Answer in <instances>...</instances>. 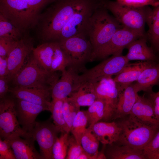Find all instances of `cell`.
<instances>
[{
	"label": "cell",
	"mask_w": 159,
	"mask_h": 159,
	"mask_svg": "<svg viewBox=\"0 0 159 159\" xmlns=\"http://www.w3.org/2000/svg\"><path fill=\"white\" fill-rule=\"evenodd\" d=\"M98 0H55L39 14L35 28L44 42L57 41L62 29L78 10Z\"/></svg>",
	"instance_id": "6da1fadb"
},
{
	"label": "cell",
	"mask_w": 159,
	"mask_h": 159,
	"mask_svg": "<svg viewBox=\"0 0 159 159\" xmlns=\"http://www.w3.org/2000/svg\"><path fill=\"white\" fill-rule=\"evenodd\" d=\"M117 119L121 131L118 139L114 143L117 145L143 150L159 130V125L148 123L130 114Z\"/></svg>",
	"instance_id": "7a4b0ae2"
},
{
	"label": "cell",
	"mask_w": 159,
	"mask_h": 159,
	"mask_svg": "<svg viewBox=\"0 0 159 159\" xmlns=\"http://www.w3.org/2000/svg\"><path fill=\"white\" fill-rule=\"evenodd\" d=\"M123 26L111 16L101 4L90 19L86 33L92 48V52L107 43L116 31Z\"/></svg>",
	"instance_id": "3957f363"
},
{
	"label": "cell",
	"mask_w": 159,
	"mask_h": 159,
	"mask_svg": "<svg viewBox=\"0 0 159 159\" xmlns=\"http://www.w3.org/2000/svg\"><path fill=\"white\" fill-rule=\"evenodd\" d=\"M59 79L56 72L46 71L32 54L11 80L15 86L52 90Z\"/></svg>",
	"instance_id": "277c9868"
},
{
	"label": "cell",
	"mask_w": 159,
	"mask_h": 159,
	"mask_svg": "<svg viewBox=\"0 0 159 159\" xmlns=\"http://www.w3.org/2000/svg\"><path fill=\"white\" fill-rule=\"evenodd\" d=\"M104 6L123 27L143 35L148 6L139 7L123 5L116 1L103 0Z\"/></svg>",
	"instance_id": "5b68a950"
},
{
	"label": "cell",
	"mask_w": 159,
	"mask_h": 159,
	"mask_svg": "<svg viewBox=\"0 0 159 159\" xmlns=\"http://www.w3.org/2000/svg\"><path fill=\"white\" fill-rule=\"evenodd\" d=\"M0 13L24 35L35 28L37 21L26 0H0Z\"/></svg>",
	"instance_id": "8992f818"
},
{
	"label": "cell",
	"mask_w": 159,
	"mask_h": 159,
	"mask_svg": "<svg viewBox=\"0 0 159 159\" xmlns=\"http://www.w3.org/2000/svg\"><path fill=\"white\" fill-rule=\"evenodd\" d=\"M17 137L32 138L23 130L19 123L15 101L5 97L0 99V138L9 140Z\"/></svg>",
	"instance_id": "52a82bcc"
},
{
	"label": "cell",
	"mask_w": 159,
	"mask_h": 159,
	"mask_svg": "<svg viewBox=\"0 0 159 159\" xmlns=\"http://www.w3.org/2000/svg\"><path fill=\"white\" fill-rule=\"evenodd\" d=\"M125 55H113L93 68L85 70L80 75L81 85L85 83L94 84L102 79L116 75L128 63Z\"/></svg>",
	"instance_id": "ba28073f"
},
{
	"label": "cell",
	"mask_w": 159,
	"mask_h": 159,
	"mask_svg": "<svg viewBox=\"0 0 159 159\" xmlns=\"http://www.w3.org/2000/svg\"><path fill=\"white\" fill-rule=\"evenodd\" d=\"M70 60L72 66L80 71L89 62L92 48L87 37L80 35L58 41Z\"/></svg>",
	"instance_id": "9c48e42d"
},
{
	"label": "cell",
	"mask_w": 159,
	"mask_h": 159,
	"mask_svg": "<svg viewBox=\"0 0 159 159\" xmlns=\"http://www.w3.org/2000/svg\"><path fill=\"white\" fill-rule=\"evenodd\" d=\"M144 36L123 27L116 31L107 43L92 52L89 62L105 59L110 55L122 54L123 49L130 43Z\"/></svg>",
	"instance_id": "30bf717a"
},
{
	"label": "cell",
	"mask_w": 159,
	"mask_h": 159,
	"mask_svg": "<svg viewBox=\"0 0 159 159\" xmlns=\"http://www.w3.org/2000/svg\"><path fill=\"white\" fill-rule=\"evenodd\" d=\"M102 1H96L75 12L62 29L57 41L78 35L87 36L86 32L90 19Z\"/></svg>",
	"instance_id": "8fae6325"
},
{
	"label": "cell",
	"mask_w": 159,
	"mask_h": 159,
	"mask_svg": "<svg viewBox=\"0 0 159 159\" xmlns=\"http://www.w3.org/2000/svg\"><path fill=\"white\" fill-rule=\"evenodd\" d=\"M59 132L54 125L49 121L36 122L30 134L37 142L43 159H52V148Z\"/></svg>",
	"instance_id": "7c38bea8"
},
{
	"label": "cell",
	"mask_w": 159,
	"mask_h": 159,
	"mask_svg": "<svg viewBox=\"0 0 159 159\" xmlns=\"http://www.w3.org/2000/svg\"><path fill=\"white\" fill-rule=\"evenodd\" d=\"M93 84L97 99L103 101L105 105L103 120L105 121L112 120L120 92L116 84L110 77Z\"/></svg>",
	"instance_id": "4fadbf2b"
},
{
	"label": "cell",
	"mask_w": 159,
	"mask_h": 159,
	"mask_svg": "<svg viewBox=\"0 0 159 159\" xmlns=\"http://www.w3.org/2000/svg\"><path fill=\"white\" fill-rule=\"evenodd\" d=\"M33 39L27 35L19 40L8 55V74L10 81L23 67L26 58L32 52Z\"/></svg>",
	"instance_id": "5bb4252c"
},
{
	"label": "cell",
	"mask_w": 159,
	"mask_h": 159,
	"mask_svg": "<svg viewBox=\"0 0 159 159\" xmlns=\"http://www.w3.org/2000/svg\"><path fill=\"white\" fill-rule=\"evenodd\" d=\"M80 71L77 69L69 67L62 72L60 78L53 87L51 92L52 99L63 100L69 97L81 86L79 80Z\"/></svg>",
	"instance_id": "9a60e30c"
},
{
	"label": "cell",
	"mask_w": 159,
	"mask_h": 159,
	"mask_svg": "<svg viewBox=\"0 0 159 159\" xmlns=\"http://www.w3.org/2000/svg\"><path fill=\"white\" fill-rule=\"evenodd\" d=\"M15 103L19 123L23 130L30 134L35 125L38 115L49 109L45 106L19 99H17Z\"/></svg>",
	"instance_id": "2e32d148"
},
{
	"label": "cell",
	"mask_w": 159,
	"mask_h": 159,
	"mask_svg": "<svg viewBox=\"0 0 159 159\" xmlns=\"http://www.w3.org/2000/svg\"><path fill=\"white\" fill-rule=\"evenodd\" d=\"M10 92L16 99L45 106L50 111L51 90L15 86Z\"/></svg>",
	"instance_id": "e0dca14e"
},
{
	"label": "cell",
	"mask_w": 159,
	"mask_h": 159,
	"mask_svg": "<svg viewBox=\"0 0 159 159\" xmlns=\"http://www.w3.org/2000/svg\"><path fill=\"white\" fill-rule=\"evenodd\" d=\"M133 84L120 90L112 120L124 117L129 115L138 95Z\"/></svg>",
	"instance_id": "ac0fdd59"
},
{
	"label": "cell",
	"mask_w": 159,
	"mask_h": 159,
	"mask_svg": "<svg viewBox=\"0 0 159 159\" xmlns=\"http://www.w3.org/2000/svg\"><path fill=\"white\" fill-rule=\"evenodd\" d=\"M152 61L129 63L113 79L120 91L136 81L142 71Z\"/></svg>",
	"instance_id": "d6986e66"
},
{
	"label": "cell",
	"mask_w": 159,
	"mask_h": 159,
	"mask_svg": "<svg viewBox=\"0 0 159 159\" xmlns=\"http://www.w3.org/2000/svg\"><path fill=\"white\" fill-rule=\"evenodd\" d=\"M89 127L103 145L111 144L117 141L121 131L118 123L115 121H99Z\"/></svg>",
	"instance_id": "ffe728a7"
},
{
	"label": "cell",
	"mask_w": 159,
	"mask_h": 159,
	"mask_svg": "<svg viewBox=\"0 0 159 159\" xmlns=\"http://www.w3.org/2000/svg\"><path fill=\"white\" fill-rule=\"evenodd\" d=\"M8 140L16 159H43L35 148L33 138L17 137Z\"/></svg>",
	"instance_id": "44dd1931"
},
{
	"label": "cell",
	"mask_w": 159,
	"mask_h": 159,
	"mask_svg": "<svg viewBox=\"0 0 159 159\" xmlns=\"http://www.w3.org/2000/svg\"><path fill=\"white\" fill-rule=\"evenodd\" d=\"M104 154L108 159H147L144 150L113 143L104 145Z\"/></svg>",
	"instance_id": "7402d4cb"
},
{
	"label": "cell",
	"mask_w": 159,
	"mask_h": 159,
	"mask_svg": "<svg viewBox=\"0 0 159 159\" xmlns=\"http://www.w3.org/2000/svg\"><path fill=\"white\" fill-rule=\"evenodd\" d=\"M126 48L128 51L125 56L129 61L134 60L153 61L156 59L152 49L147 45L145 36L133 41Z\"/></svg>",
	"instance_id": "603a6c76"
},
{
	"label": "cell",
	"mask_w": 159,
	"mask_h": 159,
	"mask_svg": "<svg viewBox=\"0 0 159 159\" xmlns=\"http://www.w3.org/2000/svg\"><path fill=\"white\" fill-rule=\"evenodd\" d=\"M148 123L159 125L156 118L153 104L151 99L138 95L130 114Z\"/></svg>",
	"instance_id": "cb8c5ba5"
},
{
	"label": "cell",
	"mask_w": 159,
	"mask_h": 159,
	"mask_svg": "<svg viewBox=\"0 0 159 159\" xmlns=\"http://www.w3.org/2000/svg\"><path fill=\"white\" fill-rule=\"evenodd\" d=\"M68 101L78 108L89 106L97 99L93 84H82L76 91L67 97Z\"/></svg>",
	"instance_id": "d4e9b609"
},
{
	"label": "cell",
	"mask_w": 159,
	"mask_h": 159,
	"mask_svg": "<svg viewBox=\"0 0 159 159\" xmlns=\"http://www.w3.org/2000/svg\"><path fill=\"white\" fill-rule=\"evenodd\" d=\"M152 62L142 71L134 86L138 92L150 91L151 87L159 82V63Z\"/></svg>",
	"instance_id": "484cf974"
},
{
	"label": "cell",
	"mask_w": 159,
	"mask_h": 159,
	"mask_svg": "<svg viewBox=\"0 0 159 159\" xmlns=\"http://www.w3.org/2000/svg\"><path fill=\"white\" fill-rule=\"evenodd\" d=\"M57 41L44 42L34 47L32 54L40 65L46 71L51 72V67Z\"/></svg>",
	"instance_id": "4316f807"
},
{
	"label": "cell",
	"mask_w": 159,
	"mask_h": 159,
	"mask_svg": "<svg viewBox=\"0 0 159 159\" xmlns=\"http://www.w3.org/2000/svg\"><path fill=\"white\" fill-rule=\"evenodd\" d=\"M146 23L149 27L147 36L157 50L159 47V5L149 10Z\"/></svg>",
	"instance_id": "83f0119b"
},
{
	"label": "cell",
	"mask_w": 159,
	"mask_h": 159,
	"mask_svg": "<svg viewBox=\"0 0 159 159\" xmlns=\"http://www.w3.org/2000/svg\"><path fill=\"white\" fill-rule=\"evenodd\" d=\"M64 99H52L50 111L54 124L61 133H69L63 113Z\"/></svg>",
	"instance_id": "f1b7e54d"
},
{
	"label": "cell",
	"mask_w": 159,
	"mask_h": 159,
	"mask_svg": "<svg viewBox=\"0 0 159 159\" xmlns=\"http://www.w3.org/2000/svg\"><path fill=\"white\" fill-rule=\"evenodd\" d=\"M99 142L91 128L89 127L81 138L80 144L85 151L91 156L93 159H97Z\"/></svg>",
	"instance_id": "f546056e"
},
{
	"label": "cell",
	"mask_w": 159,
	"mask_h": 159,
	"mask_svg": "<svg viewBox=\"0 0 159 159\" xmlns=\"http://www.w3.org/2000/svg\"><path fill=\"white\" fill-rule=\"evenodd\" d=\"M69 58L61 48L59 42L57 41L54 55L51 67V72H62L67 67H71Z\"/></svg>",
	"instance_id": "4dcf8cb0"
},
{
	"label": "cell",
	"mask_w": 159,
	"mask_h": 159,
	"mask_svg": "<svg viewBox=\"0 0 159 159\" xmlns=\"http://www.w3.org/2000/svg\"><path fill=\"white\" fill-rule=\"evenodd\" d=\"M88 123L86 111L80 110L74 120L70 131L79 144H81V138L87 130Z\"/></svg>",
	"instance_id": "1f68e13d"
},
{
	"label": "cell",
	"mask_w": 159,
	"mask_h": 159,
	"mask_svg": "<svg viewBox=\"0 0 159 159\" xmlns=\"http://www.w3.org/2000/svg\"><path fill=\"white\" fill-rule=\"evenodd\" d=\"M105 105L102 100L97 99L86 111L89 126L103 120L105 113Z\"/></svg>",
	"instance_id": "d6a6232c"
},
{
	"label": "cell",
	"mask_w": 159,
	"mask_h": 159,
	"mask_svg": "<svg viewBox=\"0 0 159 159\" xmlns=\"http://www.w3.org/2000/svg\"><path fill=\"white\" fill-rule=\"evenodd\" d=\"M24 35L12 23L0 13V37H6L18 41Z\"/></svg>",
	"instance_id": "836d02e7"
},
{
	"label": "cell",
	"mask_w": 159,
	"mask_h": 159,
	"mask_svg": "<svg viewBox=\"0 0 159 159\" xmlns=\"http://www.w3.org/2000/svg\"><path fill=\"white\" fill-rule=\"evenodd\" d=\"M69 134L62 133L57 138L52 148V159H65L67 154Z\"/></svg>",
	"instance_id": "e575fe53"
},
{
	"label": "cell",
	"mask_w": 159,
	"mask_h": 159,
	"mask_svg": "<svg viewBox=\"0 0 159 159\" xmlns=\"http://www.w3.org/2000/svg\"><path fill=\"white\" fill-rule=\"evenodd\" d=\"M80 110V108H77L70 103L67 97L64 99L63 113L69 132H70L74 120Z\"/></svg>",
	"instance_id": "d590c367"
},
{
	"label": "cell",
	"mask_w": 159,
	"mask_h": 159,
	"mask_svg": "<svg viewBox=\"0 0 159 159\" xmlns=\"http://www.w3.org/2000/svg\"><path fill=\"white\" fill-rule=\"evenodd\" d=\"M67 154L65 159H77L84 151L81 144H79L72 135H69Z\"/></svg>",
	"instance_id": "8d00e7d4"
},
{
	"label": "cell",
	"mask_w": 159,
	"mask_h": 159,
	"mask_svg": "<svg viewBox=\"0 0 159 159\" xmlns=\"http://www.w3.org/2000/svg\"><path fill=\"white\" fill-rule=\"evenodd\" d=\"M120 4L126 6L142 7L151 6L154 7L159 5V0H115Z\"/></svg>",
	"instance_id": "74e56055"
},
{
	"label": "cell",
	"mask_w": 159,
	"mask_h": 159,
	"mask_svg": "<svg viewBox=\"0 0 159 159\" xmlns=\"http://www.w3.org/2000/svg\"><path fill=\"white\" fill-rule=\"evenodd\" d=\"M55 0H26L28 5L37 18L41 11Z\"/></svg>",
	"instance_id": "f35d334b"
},
{
	"label": "cell",
	"mask_w": 159,
	"mask_h": 159,
	"mask_svg": "<svg viewBox=\"0 0 159 159\" xmlns=\"http://www.w3.org/2000/svg\"><path fill=\"white\" fill-rule=\"evenodd\" d=\"M18 41L6 37H0V56L7 57Z\"/></svg>",
	"instance_id": "ab89813d"
},
{
	"label": "cell",
	"mask_w": 159,
	"mask_h": 159,
	"mask_svg": "<svg viewBox=\"0 0 159 159\" xmlns=\"http://www.w3.org/2000/svg\"><path fill=\"white\" fill-rule=\"evenodd\" d=\"M0 159H16L9 141L0 138Z\"/></svg>",
	"instance_id": "60d3db41"
},
{
	"label": "cell",
	"mask_w": 159,
	"mask_h": 159,
	"mask_svg": "<svg viewBox=\"0 0 159 159\" xmlns=\"http://www.w3.org/2000/svg\"><path fill=\"white\" fill-rule=\"evenodd\" d=\"M10 81L7 77H0V98L5 97L6 94L10 92L9 82Z\"/></svg>",
	"instance_id": "b9f144b4"
},
{
	"label": "cell",
	"mask_w": 159,
	"mask_h": 159,
	"mask_svg": "<svg viewBox=\"0 0 159 159\" xmlns=\"http://www.w3.org/2000/svg\"><path fill=\"white\" fill-rule=\"evenodd\" d=\"M159 148V130L149 143L143 149L145 153L155 151Z\"/></svg>",
	"instance_id": "7bdbcfd3"
},
{
	"label": "cell",
	"mask_w": 159,
	"mask_h": 159,
	"mask_svg": "<svg viewBox=\"0 0 159 159\" xmlns=\"http://www.w3.org/2000/svg\"><path fill=\"white\" fill-rule=\"evenodd\" d=\"M149 98L153 104L155 117L159 120V90L156 92L151 93Z\"/></svg>",
	"instance_id": "ee69618b"
},
{
	"label": "cell",
	"mask_w": 159,
	"mask_h": 159,
	"mask_svg": "<svg viewBox=\"0 0 159 159\" xmlns=\"http://www.w3.org/2000/svg\"><path fill=\"white\" fill-rule=\"evenodd\" d=\"M8 74L7 57L0 56V77H7Z\"/></svg>",
	"instance_id": "f6af8a7d"
},
{
	"label": "cell",
	"mask_w": 159,
	"mask_h": 159,
	"mask_svg": "<svg viewBox=\"0 0 159 159\" xmlns=\"http://www.w3.org/2000/svg\"><path fill=\"white\" fill-rule=\"evenodd\" d=\"M145 153L148 159H159V148L155 151Z\"/></svg>",
	"instance_id": "bcb514c9"
},
{
	"label": "cell",
	"mask_w": 159,
	"mask_h": 159,
	"mask_svg": "<svg viewBox=\"0 0 159 159\" xmlns=\"http://www.w3.org/2000/svg\"><path fill=\"white\" fill-rule=\"evenodd\" d=\"M77 159H93V157L84 150L81 153Z\"/></svg>",
	"instance_id": "7dc6e473"
},
{
	"label": "cell",
	"mask_w": 159,
	"mask_h": 159,
	"mask_svg": "<svg viewBox=\"0 0 159 159\" xmlns=\"http://www.w3.org/2000/svg\"><path fill=\"white\" fill-rule=\"evenodd\" d=\"M107 159L106 157L104 154V148L103 150L100 152H99L97 155V159Z\"/></svg>",
	"instance_id": "c3c4849f"
},
{
	"label": "cell",
	"mask_w": 159,
	"mask_h": 159,
	"mask_svg": "<svg viewBox=\"0 0 159 159\" xmlns=\"http://www.w3.org/2000/svg\"><path fill=\"white\" fill-rule=\"evenodd\" d=\"M158 50L159 51V47L158 49Z\"/></svg>",
	"instance_id": "681fc988"
}]
</instances>
